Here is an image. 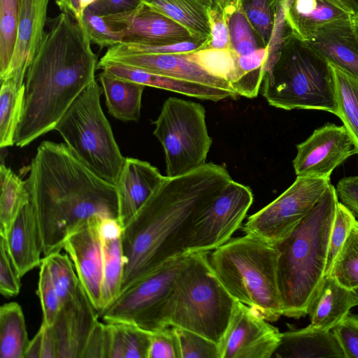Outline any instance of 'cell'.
<instances>
[{
	"mask_svg": "<svg viewBox=\"0 0 358 358\" xmlns=\"http://www.w3.org/2000/svg\"><path fill=\"white\" fill-rule=\"evenodd\" d=\"M102 16L113 29L126 33L122 42L164 45L196 40L184 27L143 3L133 10Z\"/></svg>",
	"mask_w": 358,
	"mask_h": 358,
	"instance_id": "cell-16",
	"label": "cell"
},
{
	"mask_svg": "<svg viewBox=\"0 0 358 358\" xmlns=\"http://www.w3.org/2000/svg\"><path fill=\"white\" fill-rule=\"evenodd\" d=\"M279 6L286 29L305 42L324 25L354 15L343 0H280Z\"/></svg>",
	"mask_w": 358,
	"mask_h": 358,
	"instance_id": "cell-19",
	"label": "cell"
},
{
	"mask_svg": "<svg viewBox=\"0 0 358 358\" xmlns=\"http://www.w3.org/2000/svg\"><path fill=\"white\" fill-rule=\"evenodd\" d=\"M236 301L214 273L208 252L188 253L166 301L163 324L192 331L219 345Z\"/></svg>",
	"mask_w": 358,
	"mask_h": 358,
	"instance_id": "cell-6",
	"label": "cell"
},
{
	"mask_svg": "<svg viewBox=\"0 0 358 358\" xmlns=\"http://www.w3.org/2000/svg\"><path fill=\"white\" fill-rule=\"evenodd\" d=\"M352 292L356 301V305L358 306V287L353 289Z\"/></svg>",
	"mask_w": 358,
	"mask_h": 358,
	"instance_id": "cell-62",
	"label": "cell"
},
{
	"mask_svg": "<svg viewBox=\"0 0 358 358\" xmlns=\"http://www.w3.org/2000/svg\"><path fill=\"white\" fill-rule=\"evenodd\" d=\"M178 338L180 358H220L217 343L192 331L172 326Z\"/></svg>",
	"mask_w": 358,
	"mask_h": 358,
	"instance_id": "cell-44",
	"label": "cell"
},
{
	"mask_svg": "<svg viewBox=\"0 0 358 358\" xmlns=\"http://www.w3.org/2000/svg\"><path fill=\"white\" fill-rule=\"evenodd\" d=\"M332 331L345 358H358V314L349 312Z\"/></svg>",
	"mask_w": 358,
	"mask_h": 358,
	"instance_id": "cell-48",
	"label": "cell"
},
{
	"mask_svg": "<svg viewBox=\"0 0 358 358\" xmlns=\"http://www.w3.org/2000/svg\"><path fill=\"white\" fill-rule=\"evenodd\" d=\"M42 343L41 358H57V346L52 326L41 324Z\"/></svg>",
	"mask_w": 358,
	"mask_h": 358,
	"instance_id": "cell-56",
	"label": "cell"
},
{
	"mask_svg": "<svg viewBox=\"0 0 358 358\" xmlns=\"http://www.w3.org/2000/svg\"><path fill=\"white\" fill-rule=\"evenodd\" d=\"M98 68L115 77L145 87L165 90L201 100L218 101L226 99H236L239 96L234 90L176 79L111 62H99Z\"/></svg>",
	"mask_w": 358,
	"mask_h": 358,
	"instance_id": "cell-23",
	"label": "cell"
},
{
	"mask_svg": "<svg viewBox=\"0 0 358 358\" xmlns=\"http://www.w3.org/2000/svg\"><path fill=\"white\" fill-rule=\"evenodd\" d=\"M243 0H215V5L223 10L227 17L234 10L241 6Z\"/></svg>",
	"mask_w": 358,
	"mask_h": 358,
	"instance_id": "cell-58",
	"label": "cell"
},
{
	"mask_svg": "<svg viewBox=\"0 0 358 358\" xmlns=\"http://www.w3.org/2000/svg\"><path fill=\"white\" fill-rule=\"evenodd\" d=\"M345 358L332 330H321L310 324L303 329L281 333L272 358Z\"/></svg>",
	"mask_w": 358,
	"mask_h": 358,
	"instance_id": "cell-26",
	"label": "cell"
},
{
	"mask_svg": "<svg viewBox=\"0 0 358 358\" xmlns=\"http://www.w3.org/2000/svg\"><path fill=\"white\" fill-rule=\"evenodd\" d=\"M0 292L7 298L17 295L20 291V278L8 252L6 241H0Z\"/></svg>",
	"mask_w": 358,
	"mask_h": 358,
	"instance_id": "cell-49",
	"label": "cell"
},
{
	"mask_svg": "<svg viewBox=\"0 0 358 358\" xmlns=\"http://www.w3.org/2000/svg\"><path fill=\"white\" fill-rule=\"evenodd\" d=\"M42 329L40 327L34 337L30 341L24 358H41Z\"/></svg>",
	"mask_w": 358,
	"mask_h": 358,
	"instance_id": "cell-57",
	"label": "cell"
},
{
	"mask_svg": "<svg viewBox=\"0 0 358 358\" xmlns=\"http://www.w3.org/2000/svg\"><path fill=\"white\" fill-rule=\"evenodd\" d=\"M269 56L268 46L261 47L245 55L237 57L236 69L229 84L239 96H257Z\"/></svg>",
	"mask_w": 358,
	"mask_h": 358,
	"instance_id": "cell-31",
	"label": "cell"
},
{
	"mask_svg": "<svg viewBox=\"0 0 358 358\" xmlns=\"http://www.w3.org/2000/svg\"><path fill=\"white\" fill-rule=\"evenodd\" d=\"M280 0H243V11L262 47L269 45L275 29Z\"/></svg>",
	"mask_w": 358,
	"mask_h": 358,
	"instance_id": "cell-36",
	"label": "cell"
},
{
	"mask_svg": "<svg viewBox=\"0 0 358 358\" xmlns=\"http://www.w3.org/2000/svg\"><path fill=\"white\" fill-rule=\"evenodd\" d=\"M107 352L108 343L106 323H102L98 320L88 338L83 358H107Z\"/></svg>",
	"mask_w": 358,
	"mask_h": 358,
	"instance_id": "cell-51",
	"label": "cell"
},
{
	"mask_svg": "<svg viewBox=\"0 0 358 358\" xmlns=\"http://www.w3.org/2000/svg\"><path fill=\"white\" fill-rule=\"evenodd\" d=\"M357 220L352 212L338 201L329 238L325 275L330 273L334 264Z\"/></svg>",
	"mask_w": 358,
	"mask_h": 358,
	"instance_id": "cell-43",
	"label": "cell"
},
{
	"mask_svg": "<svg viewBox=\"0 0 358 358\" xmlns=\"http://www.w3.org/2000/svg\"><path fill=\"white\" fill-rule=\"evenodd\" d=\"M278 257L274 245L245 234L214 250L210 263L236 301L250 307L267 321L275 322L283 315Z\"/></svg>",
	"mask_w": 358,
	"mask_h": 358,
	"instance_id": "cell-7",
	"label": "cell"
},
{
	"mask_svg": "<svg viewBox=\"0 0 358 358\" xmlns=\"http://www.w3.org/2000/svg\"><path fill=\"white\" fill-rule=\"evenodd\" d=\"M330 185V178L296 176L278 197L248 217L243 231L275 245L311 211Z\"/></svg>",
	"mask_w": 358,
	"mask_h": 358,
	"instance_id": "cell-11",
	"label": "cell"
},
{
	"mask_svg": "<svg viewBox=\"0 0 358 358\" xmlns=\"http://www.w3.org/2000/svg\"><path fill=\"white\" fill-rule=\"evenodd\" d=\"M205 5H206L208 7H212L215 5V0H198Z\"/></svg>",
	"mask_w": 358,
	"mask_h": 358,
	"instance_id": "cell-61",
	"label": "cell"
},
{
	"mask_svg": "<svg viewBox=\"0 0 358 358\" xmlns=\"http://www.w3.org/2000/svg\"><path fill=\"white\" fill-rule=\"evenodd\" d=\"M62 305L73 299L81 285L72 260L61 251L52 252L43 257Z\"/></svg>",
	"mask_w": 358,
	"mask_h": 358,
	"instance_id": "cell-37",
	"label": "cell"
},
{
	"mask_svg": "<svg viewBox=\"0 0 358 358\" xmlns=\"http://www.w3.org/2000/svg\"><path fill=\"white\" fill-rule=\"evenodd\" d=\"M253 199L249 187L232 180L195 221L187 254L208 252L227 243L241 225Z\"/></svg>",
	"mask_w": 358,
	"mask_h": 358,
	"instance_id": "cell-12",
	"label": "cell"
},
{
	"mask_svg": "<svg viewBox=\"0 0 358 358\" xmlns=\"http://www.w3.org/2000/svg\"><path fill=\"white\" fill-rule=\"evenodd\" d=\"M208 41L191 40L178 43L151 45L136 42H121L108 48L103 56L127 55L187 54L204 48Z\"/></svg>",
	"mask_w": 358,
	"mask_h": 358,
	"instance_id": "cell-41",
	"label": "cell"
},
{
	"mask_svg": "<svg viewBox=\"0 0 358 358\" xmlns=\"http://www.w3.org/2000/svg\"><path fill=\"white\" fill-rule=\"evenodd\" d=\"M208 17L210 38L206 43V48H231L228 20L223 10L219 7L213 6L208 10Z\"/></svg>",
	"mask_w": 358,
	"mask_h": 358,
	"instance_id": "cell-50",
	"label": "cell"
},
{
	"mask_svg": "<svg viewBox=\"0 0 358 358\" xmlns=\"http://www.w3.org/2000/svg\"><path fill=\"white\" fill-rule=\"evenodd\" d=\"M39 267L36 293L40 299L43 313L42 324L52 326L62 307V303L43 258Z\"/></svg>",
	"mask_w": 358,
	"mask_h": 358,
	"instance_id": "cell-45",
	"label": "cell"
},
{
	"mask_svg": "<svg viewBox=\"0 0 358 358\" xmlns=\"http://www.w3.org/2000/svg\"><path fill=\"white\" fill-rule=\"evenodd\" d=\"M338 106V117L358 150V78L331 64Z\"/></svg>",
	"mask_w": 358,
	"mask_h": 358,
	"instance_id": "cell-32",
	"label": "cell"
},
{
	"mask_svg": "<svg viewBox=\"0 0 358 358\" xmlns=\"http://www.w3.org/2000/svg\"><path fill=\"white\" fill-rule=\"evenodd\" d=\"M227 17L231 49L238 57L248 55L262 47L242 6L234 10Z\"/></svg>",
	"mask_w": 358,
	"mask_h": 358,
	"instance_id": "cell-42",
	"label": "cell"
},
{
	"mask_svg": "<svg viewBox=\"0 0 358 358\" xmlns=\"http://www.w3.org/2000/svg\"><path fill=\"white\" fill-rule=\"evenodd\" d=\"M101 217L93 216L72 230L63 249L74 265L81 286L97 312L101 309L102 242L99 233Z\"/></svg>",
	"mask_w": 358,
	"mask_h": 358,
	"instance_id": "cell-15",
	"label": "cell"
},
{
	"mask_svg": "<svg viewBox=\"0 0 358 358\" xmlns=\"http://www.w3.org/2000/svg\"><path fill=\"white\" fill-rule=\"evenodd\" d=\"M2 237L20 277L40 266L43 259L42 242L37 217L29 194L16 212L6 234Z\"/></svg>",
	"mask_w": 358,
	"mask_h": 358,
	"instance_id": "cell-21",
	"label": "cell"
},
{
	"mask_svg": "<svg viewBox=\"0 0 358 358\" xmlns=\"http://www.w3.org/2000/svg\"><path fill=\"white\" fill-rule=\"evenodd\" d=\"M341 285L353 290L358 287V221L352 229L330 273Z\"/></svg>",
	"mask_w": 358,
	"mask_h": 358,
	"instance_id": "cell-39",
	"label": "cell"
},
{
	"mask_svg": "<svg viewBox=\"0 0 358 358\" xmlns=\"http://www.w3.org/2000/svg\"><path fill=\"white\" fill-rule=\"evenodd\" d=\"M82 24L85 27L91 43L100 48L112 47L123 41L126 36L124 31H116L107 22L103 16L87 8Z\"/></svg>",
	"mask_w": 358,
	"mask_h": 358,
	"instance_id": "cell-46",
	"label": "cell"
},
{
	"mask_svg": "<svg viewBox=\"0 0 358 358\" xmlns=\"http://www.w3.org/2000/svg\"><path fill=\"white\" fill-rule=\"evenodd\" d=\"M148 358H180L178 338L172 326L151 333Z\"/></svg>",
	"mask_w": 358,
	"mask_h": 358,
	"instance_id": "cell-47",
	"label": "cell"
},
{
	"mask_svg": "<svg viewBox=\"0 0 358 358\" xmlns=\"http://www.w3.org/2000/svg\"><path fill=\"white\" fill-rule=\"evenodd\" d=\"M0 236H4L28 192L25 181L3 164L0 166Z\"/></svg>",
	"mask_w": 358,
	"mask_h": 358,
	"instance_id": "cell-35",
	"label": "cell"
},
{
	"mask_svg": "<svg viewBox=\"0 0 358 358\" xmlns=\"http://www.w3.org/2000/svg\"><path fill=\"white\" fill-rule=\"evenodd\" d=\"M135 281L98 313L103 322H129L150 332L164 328V308L183 257Z\"/></svg>",
	"mask_w": 358,
	"mask_h": 358,
	"instance_id": "cell-10",
	"label": "cell"
},
{
	"mask_svg": "<svg viewBox=\"0 0 358 358\" xmlns=\"http://www.w3.org/2000/svg\"><path fill=\"white\" fill-rule=\"evenodd\" d=\"M20 0H0V78L10 63L16 43Z\"/></svg>",
	"mask_w": 358,
	"mask_h": 358,
	"instance_id": "cell-38",
	"label": "cell"
},
{
	"mask_svg": "<svg viewBox=\"0 0 358 358\" xmlns=\"http://www.w3.org/2000/svg\"><path fill=\"white\" fill-rule=\"evenodd\" d=\"M24 85L18 87L11 79L1 81L0 91V147L15 144L24 106Z\"/></svg>",
	"mask_w": 358,
	"mask_h": 358,
	"instance_id": "cell-33",
	"label": "cell"
},
{
	"mask_svg": "<svg viewBox=\"0 0 358 358\" xmlns=\"http://www.w3.org/2000/svg\"><path fill=\"white\" fill-rule=\"evenodd\" d=\"M142 3L141 0H96L87 8L97 15H109L133 10Z\"/></svg>",
	"mask_w": 358,
	"mask_h": 358,
	"instance_id": "cell-53",
	"label": "cell"
},
{
	"mask_svg": "<svg viewBox=\"0 0 358 358\" xmlns=\"http://www.w3.org/2000/svg\"><path fill=\"white\" fill-rule=\"evenodd\" d=\"M106 325L107 358H148L152 332L129 322H110Z\"/></svg>",
	"mask_w": 358,
	"mask_h": 358,
	"instance_id": "cell-29",
	"label": "cell"
},
{
	"mask_svg": "<svg viewBox=\"0 0 358 358\" xmlns=\"http://www.w3.org/2000/svg\"><path fill=\"white\" fill-rule=\"evenodd\" d=\"M25 183L43 257L61 251L66 236L90 217L117 218L115 185L90 170L65 143L43 141Z\"/></svg>",
	"mask_w": 358,
	"mask_h": 358,
	"instance_id": "cell-3",
	"label": "cell"
},
{
	"mask_svg": "<svg viewBox=\"0 0 358 358\" xmlns=\"http://www.w3.org/2000/svg\"><path fill=\"white\" fill-rule=\"evenodd\" d=\"M100 96L99 86L94 80L75 100L55 130L84 164L115 185L126 157L101 108Z\"/></svg>",
	"mask_w": 358,
	"mask_h": 358,
	"instance_id": "cell-8",
	"label": "cell"
},
{
	"mask_svg": "<svg viewBox=\"0 0 358 358\" xmlns=\"http://www.w3.org/2000/svg\"><path fill=\"white\" fill-rule=\"evenodd\" d=\"M262 94L275 108L318 110L338 115L330 64L287 29L276 52L266 62Z\"/></svg>",
	"mask_w": 358,
	"mask_h": 358,
	"instance_id": "cell-5",
	"label": "cell"
},
{
	"mask_svg": "<svg viewBox=\"0 0 358 358\" xmlns=\"http://www.w3.org/2000/svg\"><path fill=\"white\" fill-rule=\"evenodd\" d=\"M356 306L352 290L341 285L331 274L325 275L308 306L310 325L332 330Z\"/></svg>",
	"mask_w": 358,
	"mask_h": 358,
	"instance_id": "cell-25",
	"label": "cell"
},
{
	"mask_svg": "<svg viewBox=\"0 0 358 358\" xmlns=\"http://www.w3.org/2000/svg\"><path fill=\"white\" fill-rule=\"evenodd\" d=\"M351 18L324 25L306 43L329 64L358 78V36Z\"/></svg>",
	"mask_w": 358,
	"mask_h": 358,
	"instance_id": "cell-24",
	"label": "cell"
},
{
	"mask_svg": "<svg viewBox=\"0 0 358 358\" xmlns=\"http://www.w3.org/2000/svg\"><path fill=\"white\" fill-rule=\"evenodd\" d=\"M123 227L115 217H103L99 222V233L101 239L110 240L122 238Z\"/></svg>",
	"mask_w": 358,
	"mask_h": 358,
	"instance_id": "cell-55",
	"label": "cell"
},
{
	"mask_svg": "<svg viewBox=\"0 0 358 358\" xmlns=\"http://www.w3.org/2000/svg\"><path fill=\"white\" fill-rule=\"evenodd\" d=\"M166 176L149 162L126 157L115 184L117 194V219L123 228L164 182Z\"/></svg>",
	"mask_w": 358,
	"mask_h": 358,
	"instance_id": "cell-20",
	"label": "cell"
},
{
	"mask_svg": "<svg viewBox=\"0 0 358 358\" xmlns=\"http://www.w3.org/2000/svg\"><path fill=\"white\" fill-rule=\"evenodd\" d=\"M101 242L103 271L100 311L108 306L120 293L124 268L122 238L110 240L101 239Z\"/></svg>",
	"mask_w": 358,
	"mask_h": 358,
	"instance_id": "cell-34",
	"label": "cell"
},
{
	"mask_svg": "<svg viewBox=\"0 0 358 358\" xmlns=\"http://www.w3.org/2000/svg\"><path fill=\"white\" fill-rule=\"evenodd\" d=\"M108 113L124 122H137L141 117L144 85L115 77L103 71L99 75Z\"/></svg>",
	"mask_w": 358,
	"mask_h": 358,
	"instance_id": "cell-27",
	"label": "cell"
},
{
	"mask_svg": "<svg viewBox=\"0 0 358 358\" xmlns=\"http://www.w3.org/2000/svg\"><path fill=\"white\" fill-rule=\"evenodd\" d=\"M210 75L229 83L235 69L237 55L231 48H201L185 54Z\"/></svg>",
	"mask_w": 358,
	"mask_h": 358,
	"instance_id": "cell-40",
	"label": "cell"
},
{
	"mask_svg": "<svg viewBox=\"0 0 358 358\" xmlns=\"http://www.w3.org/2000/svg\"><path fill=\"white\" fill-rule=\"evenodd\" d=\"M293 160L296 176L330 178L333 171L350 156L358 154L345 127L327 123L296 145Z\"/></svg>",
	"mask_w": 358,
	"mask_h": 358,
	"instance_id": "cell-14",
	"label": "cell"
},
{
	"mask_svg": "<svg viewBox=\"0 0 358 358\" xmlns=\"http://www.w3.org/2000/svg\"><path fill=\"white\" fill-rule=\"evenodd\" d=\"M250 307L236 301L218 345L220 358H272L281 333Z\"/></svg>",
	"mask_w": 358,
	"mask_h": 358,
	"instance_id": "cell-13",
	"label": "cell"
},
{
	"mask_svg": "<svg viewBox=\"0 0 358 358\" xmlns=\"http://www.w3.org/2000/svg\"><path fill=\"white\" fill-rule=\"evenodd\" d=\"M49 0H20L16 43L9 67L1 81L11 79L24 85L27 70L44 35Z\"/></svg>",
	"mask_w": 358,
	"mask_h": 358,
	"instance_id": "cell-18",
	"label": "cell"
},
{
	"mask_svg": "<svg viewBox=\"0 0 358 358\" xmlns=\"http://www.w3.org/2000/svg\"><path fill=\"white\" fill-rule=\"evenodd\" d=\"M154 124L153 134L164 151L166 176L187 173L206 163L212 139L201 104L169 97Z\"/></svg>",
	"mask_w": 358,
	"mask_h": 358,
	"instance_id": "cell-9",
	"label": "cell"
},
{
	"mask_svg": "<svg viewBox=\"0 0 358 358\" xmlns=\"http://www.w3.org/2000/svg\"><path fill=\"white\" fill-rule=\"evenodd\" d=\"M100 62L118 63L176 79L214 87L234 90L228 81L210 75L195 62L189 59L185 54L103 56Z\"/></svg>",
	"mask_w": 358,
	"mask_h": 358,
	"instance_id": "cell-22",
	"label": "cell"
},
{
	"mask_svg": "<svg viewBox=\"0 0 358 358\" xmlns=\"http://www.w3.org/2000/svg\"><path fill=\"white\" fill-rule=\"evenodd\" d=\"M338 198L331 184L278 250L277 277L284 316L300 318L326 273L331 231Z\"/></svg>",
	"mask_w": 358,
	"mask_h": 358,
	"instance_id": "cell-4",
	"label": "cell"
},
{
	"mask_svg": "<svg viewBox=\"0 0 358 358\" xmlns=\"http://www.w3.org/2000/svg\"><path fill=\"white\" fill-rule=\"evenodd\" d=\"M358 221V220H357Z\"/></svg>",
	"mask_w": 358,
	"mask_h": 358,
	"instance_id": "cell-63",
	"label": "cell"
},
{
	"mask_svg": "<svg viewBox=\"0 0 358 358\" xmlns=\"http://www.w3.org/2000/svg\"><path fill=\"white\" fill-rule=\"evenodd\" d=\"M353 29L358 36V14H354L351 18Z\"/></svg>",
	"mask_w": 358,
	"mask_h": 358,
	"instance_id": "cell-60",
	"label": "cell"
},
{
	"mask_svg": "<svg viewBox=\"0 0 358 358\" xmlns=\"http://www.w3.org/2000/svg\"><path fill=\"white\" fill-rule=\"evenodd\" d=\"M352 10L354 14H358V0H343Z\"/></svg>",
	"mask_w": 358,
	"mask_h": 358,
	"instance_id": "cell-59",
	"label": "cell"
},
{
	"mask_svg": "<svg viewBox=\"0 0 358 358\" xmlns=\"http://www.w3.org/2000/svg\"><path fill=\"white\" fill-rule=\"evenodd\" d=\"M96 0H57L56 3L62 11L82 24L85 10Z\"/></svg>",
	"mask_w": 358,
	"mask_h": 358,
	"instance_id": "cell-54",
	"label": "cell"
},
{
	"mask_svg": "<svg viewBox=\"0 0 358 358\" xmlns=\"http://www.w3.org/2000/svg\"><path fill=\"white\" fill-rule=\"evenodd\" d=\"M232 180L224 166L213 163L178 176H166L123 228L121 291L187 255V244L195 221Z\"/></svg>",
	"mask_w": 358,
	"mask_h": 358,
	"instance_id": "cell-1",
	"label": "cell"
},
{
	"mask_svg": "<svg viewBox=\"0 0 358 358\" xmlns=\"http://www.w3.org/2000/svg\"><path fill=\"white\" fill-rule=\"evenodd\" d=\"M99 319L98 312L83 287L63 303L53 324L57 358H83L88 338Z\"/></svg>",
	"mask_w": 358,
	"mask_h": 358,
	"instance_id": "cell-17",
	"label": "cell"
},
{
	"mask_svg": "<svg viewBox=\"0 0 358 358\" xmlns=\"http://www.w3.org/2000/svg\"><path fill=\"white\" fill-rule=\"evenodd\" d=\"M30 341L24 313L16 302L0 308V357L24 358Z\"/></svg>",
	"mask_w": 358,
	"mask_h": 358,
	"instance_id": "cell-30",
	"label": "cell"
},
{
	"mask_svg": "<svg viewBox=\"0 0 358 358\" xmlns=\"http://www.w3.org/2000/svg\"><path fill=\"white\" fill-rule=\"evenodd\" d=\"M338 198L358 218V176L342 178L336 187Z\"/></svg>",
	"mask_w": 358,
	"mask_h": 358,
	"instance_id": "cell-52",
	"label": "cell"
},
{
	"mask_svg": "<svg viewBox=\"0 0 358 358\" xmlns=\"http://www.w3.org/2000/svg\"><path fill=\"white\" fill-rule=\"evenodd\" d=\"M83 24L61 13L51 20L24 79V106L15 144L23 148L55 130L95 80L97 57Z\"/></svg>",
	"mask_w": 358,
	"mask_h": 358,
	"instance_id": "cell-2",
	"label": "cell"
},
{
	"mask_svg": "<svg viewBox=\"0 0 358 358\" xmlns=\"http://www.w3.org/2000/svg\"><path fill=\"white\" fill-rule=\"evenodd\" d=\"M152 9L184 27L196 40L208 41V10L210 7L198 0H141Z\"/></svg>",
	"mask_w": 358,
	"mask_h": 358,
	"instance_id": "cell-28",
	"label": "cell"
}]
</instances>
